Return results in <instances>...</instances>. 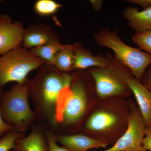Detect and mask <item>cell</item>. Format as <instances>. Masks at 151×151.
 Returning a JSON list of instances; mask_svg holds the SVG:
<instances>
[{"instance_id":"6da1fadb","label":"cell","mask_w":151,"mask_h":151,"mask_svg":"<svg viewBox=\"0 0 151 151\" xmlns=\"http://www.w3.org/2000/svg\"><path fill=\"white\" fill-rule=\"evenodd\" d=\"M99 46L112 50L116 59L131 70L134 77L141 81L147 68L151 65V55L140 49L124 43L117 34L108 29L102 30L94 35Z\"/></svg>"},{"instance_id":"7a4b0ae2","label":"cell","mask_w":151,"mask_h":151,"mask_svg":"<svg viewBox=\"0 0 151 151\" xmlns=\"http://www.w3.org/2000/svg\"><path fill=\"white\" fill-rule=\"evenodd\" d=\"M35 78L29 84V91L40 100L47 111L55 110L57 99L61 89L70 86L72 77L49 63L40 68Z\"/></svg>"},{"instance_id":"3957f363","label":"cell","mask_w":151,"mask_h":151,"mask_svg":"<svg viewBox=\"0 0 151 151\" xmlns=\"http://www.w3.org/2000/svg\"><path fill=\"white\" fill-rule=\"evenodd\" d=\"M45 63L29 50L19 47L0 56V89L9 82H27L30 72Z\"/></svg>"},{"instance_id":"277c9868","label":"cell","mask_w":151,"mask_h":151,"mask_svg":"<svg viewBox=\"0 0 151 151\" xmlns=\"http://www.w3.org/2000/svg\"><path fill=\"white\" fill-rule=\"evenodd\" d=\"M28 83L17 84L1 96L0 113L8 124L22 126L32 119L33 113L28 102Z\"/></svg>"},{"instance_id":"5b68a950","label":"cell","mask_w":151,"mask_h":151,"mask_svg":"<svg viewBox=\"0 0 151 151\" xmlns=\"http://www.w3.org/2000/svg\"><path fill=\"white\" fill-rule=\"evenodd\" d=\"M121 63L112 59L111 64L105 68L94 67L90 73L95 82L96 92L102 98L117 96L126 91L127 86L123 70L120 69Z\"/></svg>"},{"instance_id":"8992f818","label":"cell","mask_w":151,"mask_h":151,"mask_svg":"<svg viewBox=\"0 0 151 151\" xmlns=\"http://www.w3.org/2000/svg\"><path fill=\"white\" fill-rule=\"evenodd\" d=\"M146 127L139 109L134 108L128 119L126 132L112 147L102 151H138L142 149Z\"/></svg>"},{"instance_id":"52a82bcc","label":"cell","mask_w":151,"mask_h":151,"mask_svg":"<svg viewBox=\"0 0 151 151\" xmlns=\"http://www.w3.org/2000/svg\"><path fill=\"white\" fill-rule=\"evenodd\" d=\"M25 30L21 22H13L8 15L0 14V56L20 46Z\"/></svg>"},{"instance_id":"ba28073f","label":"cell","mask_w":151,"mask_h":151,"mask_svg":"<svg viewBox=\"0 0 151 151\" xmlns=\"http://www.w3.org/2000/svg\"><path fill=\"white\" fill-rule=\"evenodd\" d=\"M87 105L85 86L80 81L71 82L70 92L63 111V120L67 124L78 122L84 115Z\"/></svg>"},{"instance_id":"9c48e42d","label":"cell","mask_w":151,"mask_h":151,"mask_svg":"<svg viewBox=\"0 0 151 151\" xmlns=\"http://www.w3.org/2000/svg\"><path fill=\"white\" fill-rule=\"evenodd\" d=\"M124 77L127 86L134 95L146 127H151V86L145 85L125 72Z\"/></svg>"},{"instance_id":"30bf717a","label":"cell","mask_w":151,"mask_h":151,"mask_svg":"<svg viewBox=\"0 0 151 151\" xmlns=\"http://www.w3.org/2000/svg\"><path fill=\"white\" fill-rule=\"evenodd\" d=\"M59 39L55 32L46 25L31 26L25 30L23 47L29 50Z\"/></svg>"},{"instance_id":"8fae6325","label":"cell","mask_w":151,"mask_h":151,"mask_svg":"<svg viewBox=\"0 0 151 151\" xmlns=\"http://www.w3.org/2000/svg\"><path fill=\"white\" fill-rule=\"evenodd\" d=\"M75 44L74 69L83 70L90 67L105 68L111 64L112 59L109 57H104L101 55H93L80 44Z\"/></svg>"},{"instance_id":"7c38bea8","label":"cell","mask_w":151,"mask_h":151,"mask_svg":"<svg viewBox=\"0 0 151 151\" xmlns=\"http://www.w3.org/2000/svg\"><path fill=\"white\" fill-rule=\"evenodd\" d=\"M56 140L69 151H88L91 149L106 147L108 145L106 141L83 134L59 136Z\"/></svg>"},{"instance_id":"4fadbf2b","label":"cell","mask_w":151,"mask_h":151,"mask_svg":"<svg viewBox=\"0 0 151 151\" xmlns=\"http://www.w3.org/2000/svg\"><path fill=\"white\" fill-rule=\"evenodd\" d=\"M124 16L136 33L151 30V7L141 11L136 7H129L124 11Z\"/></svg>"},{"instance_id":"5bb4252c","label":"cell","mask_w":151,"mask_h":151,"mask_svg":"<svg viewBox=\"0 0 151 151\" xmlns=\"http://www.w3.org/2000/svg\"><path fill=\"white\" fill-rule=\"evenodd\" d=\"M118 122V118L114 113L106 111H97L89 117L86 127L93 132H104L113 128Z\"/></svg>"},{"instance_id":"9a60e30c","label":"cell","mask_w":151,"mask_h":151,"mask_svg":"<svg viewBox=\"0 0 151 151\" xmlns=\"http://www.w3.org/2000/svg\"><path fill=\"white\" fill-rule=\"evenodd\" d=\"M75 47V43L63 45L55 57L52 65L64 73L73 70Z\"/></svg>"},{"instance_id":"2e32d148","label":"cell","mask_w":151,"mask_h":151,"mask_svg":"<svg viewBox=\"0 0 151 151\" xmlns=\"http://www.w3.org/2000/svg\"><path fill=\"white\" fill-rule=\"evenodd\" d=\"M15 151H49L48 145L40 133L33 132L27 137L16 141Z\"/></svg>"},{"instance_id":"e0dca14e","label":"cell","mask_w":151,"mask_h":151,"mask_svg":"<svg viewBox=\"0 0 151 151\" xmlns=\"http://www.w3.org/2000/svg\"><path fill=\"white\" fill-rule=\"evenodd\" d=\"M63 45L60 43L59 39H58L29 50L45 63L52 65L55 57L62 47Z\"/></svg>"},{"instance_id":"ac0fdd59","label":"cell","mask_w":151,"mask_h":151,"mask_svg":"<svg viewBox=\"0 0 151 151\" xmlns=\"http://www.w3.org/2000/svg\"><path fill=\"white\" fill-rule=\"evenodd\" d=\"M62 6L54 0H38L34 6V10L38 15L48 17L56 13Z\"/></svg>"},{"instance_id":"d6986e66","label":"cell","mask_w":151,"mask_h":151,"mask_svg":"<svg viewBox=\"0 0 151 151\" xmlns=\"http://www.w3.org/2000/svg\"><path fill=\"white\" fill-rule=\"evenodd\" d=\"M132 40L140 49L151 55V30L135 34L132 37Z\"/></svg>"},{"instance_id":"ffe728a7","label":"cell","mask_w":151,"mask_h":151,"mask_svg":"<svg viewBox=\"0 0 151 151\" xmlns=\"http://www.w3.org/2000/svg\"><path fill=\"white\" fill-rule=\"evenodd\" d=\"M20 137V134L15 132L8 133L0 140V151H9L14 149L16 141Z\"/></svg>"},{"instance_id":"44dd1931","label":"cell","mask_w":151,"mask_h":151,"mask_svg":"<svg viewBox=\"0 0 151 151\" xmlns=\"http://www.w3.org/2000/svg\"><path fill=\"white\" fill-rule=\"evenodd\" d=\"M142 149L146 151H151V127H146Z\"/></svg>"},{"instance_id":"7402d4cb","label":"cell","mask_w":151,"mask_h":151,"mask_svg":"<svg viewBox=\"0 0 151 151\" xmlns=\"http://www.w3.org/2000/svg\"><path fill=\"white\" fill-rule=\"evenodd\" d=\"M49 151H69L65 147H60L56 143V140L53 137H48Z\"/></svg>"},{"instance_id":"603a6c76","label":"cell","mask_w":151,"mask_h":151,"mask_svg":"<svg viewBox=\"0 0 151 151\" xmlns=\"http://www.w3.org/2000/svg\"><path fill=\"white\" fill-rule=\"evenodd\" d=\"M2 89H0V98L2 94ZM12 126L10 124H7L3 120L2 117L0 113V136L11 130L12 128Z\"/></svg>"},{"instance_id":"cb8c5ba5","label":"cell","mask_w":151,"mask_h":151,"mask_svg":"<svg viewBox=\"0 0 151 151\" xmlns=\"http://www.w3.org/2000/svg\"><path fill=\"white\" fill-rule=\"evenodd\" d=\"M141 81L145 85L151 86V65L146 70Z\"/></svg>"},{"instance_id":"d4e9b609","label":"cell","mask_w":151,"mask_h":151,"mask_svg":"<svg viewBox=\"0 0 151 151\" xmlns=\"http://www.w3.org/2000/svg\"><path fill=\"white\" fill-rule=\"evenodd\" d=\"M127 1L140 6L143 9L151 7V0H129Z\"/></svg>"},{"instance_id":"484cf974","label":"cell","mask_w":151,"mask_h":151,"mask_svg":"<svg viewBox=\"0 0 151 151\" xmlns=\"http://www.w3.org/2000/svg\"><path fill=\"white\" fill-rule=\"evenodd\" d=\"M90 3L92 5V8L94 11H98L102 8L103 1L100 0H91Z\"/></svg>"},{"instance_id":"4316f807","label":"cell","mask_w":151,"mask_h":151,"mask_svg":"<svg viewBox=\"0 0 151 151\" xmlns=\"http://www.w3.org/2000/svg\"><path fill=\"white\" fill-rule=\"evenodd\" d=\"M138 151H146L145 150H143V149H141L140 150H139Z\"/></svg>"}]
</instances>
